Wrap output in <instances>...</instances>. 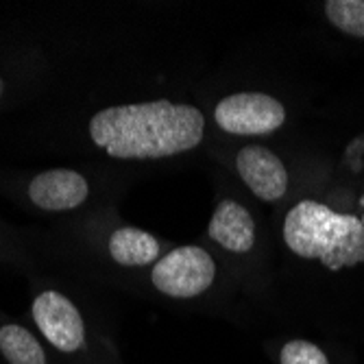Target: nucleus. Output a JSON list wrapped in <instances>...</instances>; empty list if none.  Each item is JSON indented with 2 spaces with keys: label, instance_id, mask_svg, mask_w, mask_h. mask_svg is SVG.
<instances>
[{
  "label": "nucleus",
  "instance_id": "nucleus-10",
  "mask_svg": "<svg viewBox=\"0 0 364 364\" xmlns=\"http://www.w3.org/2000/svg\"><path fill=\"white\" fill-rule=\"evenodd\" d=\"M0 351L9 364H46V353L38 338L16 323L0 327Z\"/></svg>",
  "mask_w": 364,
  "mask_h": 364
},
{
  "label": "nucleus",
  "instance_id": "nucleus-7",
  "mask_svg": "<svg viewBox=\"0 0 364 364\" xmlns=\"http://www.w3.org/2000/svg\"><path fill=\"white\" fill-rule=\"evenodd\" d=\"M90 186L85 177L68 168H53L33 177L28 196L38 208L46 212H65L79 208L87 198Z\"/></svg>",
  "mask_w": 364,
  "mask_h": 364
},
{
  "label": "nucleus",
  "instance_id": "nucleus-4",
  "mask_svg": "<svg viewBox=\"0 0 364 364\" xmlns=\"http://www.w3.org/2000/svg\"><path fill=\"white\" fill-rule=\"evenodd\" d=\"M216 124L234 136H267L286 120V109L277 98L259 92L225 96L214 109Z\"/></svg>",
  "mask_w": 364,
  "mask_h": 364
},
{
  "label": "nucleus",
  "instance_id": "nucleus-2",
  "mask_svg": "<svg viewBox=\"0 0 364 364\" xmlns=\"http://www.w3.org/2000/svg\"><path fill=\"white\" fill-rule=\"evenodd\" d=\"M284 240L294 255L318 259L329 271L364 262V223L316 201H301L288 212Z\"/></svg>",
  "mask_w": 364,
  "mask_h": 364
},
{
  "label": "nucleus",
  "instance_id": "nucleus-3",
  "mask_svg": "<svg viewBox=\"0 0 364 364\" xmlns=\"http://www.w3.org/2000/svg\"><path fill=\"white\" fill-rule=\"evenodd\" d=\"M216 277L214 257L201 247H179L164 255L151 273L153 286L173 299L203 294Z\"/></svg>",
  "mask_w": 364,
  "mask_h": 364
},
{
  "label": "nucleus",
  "instance_id": "nucleus-12",
  "mask_svg": "<svg viewBox=\"0 0 364 364\" xmlns=\"http://www.w3.org/2000/svg\"><path fill=\"white\" fill-rule=\"evenodd\" d=\"M279 364H329V360L318 345H314L310 341L294 338L282 347Z\"/></svg>",
  "mask_w": 364,
  "mask_h": 364
},
{
  "label": "nucleus",
  "instance_id": "nucleus-13",
  "mask_svg": "<svg viewBox=\"0 0 364 364\" xmlns=\"http://www.w3.org/2000/svg\"><path fill=\"white\" fill-rule=\"evenodd\" d=\"M3 90H5V83H3V79H0V96H3Z\"/></svg>",
  "mask_w": 364,
  "mask_h": 364
},
{
  "label": "nucleus",
  "instance_id": "nucleus-6",
  "mask_svg": "<svg viewBox=\"0 0 364 364\" xmlns=\"http://www.w3.org/2000/svg\"><path fill=\"white\" fill-rule=\"evenodd\" d=\"M236 168L247 188L262 201H277L288 190L286 166L273 151L264 146H245L236 157Z\"/></svg>",
  "mask_w": 364,
  "mask_h": 364
},
{
  "label": "nucleus",
  "instance_id": "nucleus-5",
  "mask_svg": "<svg viewBox=\"0 0 364 364\" xmlns=\"http://www.w3.org/2000/svg\"><path fill=\"white\" fill-rule=\"evenodd\" d=\"M33 321L44 338L63 353H75L85 343V325L77 306L57 290H46L33 301Z\"/></svg>",
  "mask_w": 364,
  "mask_h": 364
},
{
  "label": "nucleus",
  "instance_id": "nucleus-8",
  "mask_svg": "<svg viewBox=\"0 0 364 364\" xmlns=\"http://www.w3.org/2000/svg\"><path fill=\"white\" fill-rule=\"evenodd\" d=\"M208 236L231 253H247L255 245L253 216L238 201L225 198L214 210L208 227Z\"/></svg>",
  "mask_w": 364,
  "mask_h": 364
},
{
  "label": "nucleus",
  "instance_id": "nucleus-11",
  "mask_svg": "<svg viewBox=\"0 0 364 364\" xmlns=\"http://www.w3.org/2000/svg\"><path fill=\"white\" fill-rule=\"evenodd\" d=\"M325 16L347 36L364 38V0H329Z\"/></svg>",
  "mask_w": 364,
  "mask_h": 364
},
{
  "label": "nucleus",
  "instance_id": "nucleus-1",
  "mask_svg": "<svg viewBox=\"0 0 364 364\" xmlns=\"http://www.w3.org/2000/svg\"><path fill=\"white\" fill-rule=\"evenodd\" d=\"M205 118L192 105L166 98L96 112L90 138L118 159H161L192 151L203 140Z\"/></svg>",
  "mask_w": 364,
  "mask_h": 364
},
{
  "label": "nucleus",
  "instance_id": "nucleus-9",
  "mask_svg": "<svg viewBox=\"0 0 364 364\" xmlns=\"http://www.w3.org/2000/svg\"><path fill=\"white\" fill-rule=\"evenodd\" d=\"M109 253L122 267H149L159 255V242L144 229L122 227L109 238Z\"/></svg>",
  "mask_w": 364,
  "mask_h": 364
}]
</instances>
